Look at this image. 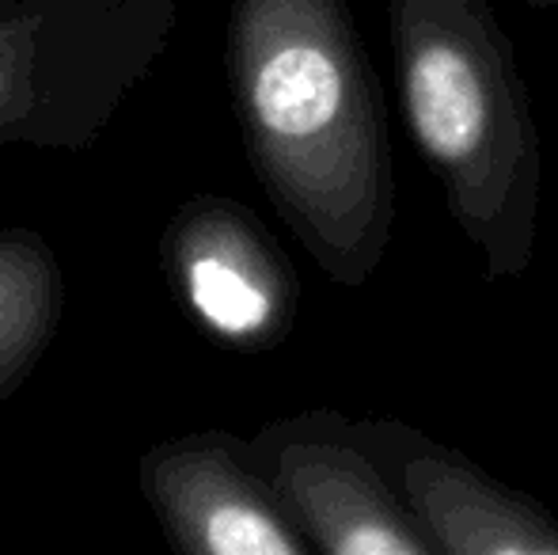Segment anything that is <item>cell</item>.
<instances>
[{
	"label": "cell",
	"mask_w": 558,
	"mask_h": 555,
	"mask_svg": "<svg viewBox=\"0 0 558 555\" xmlns=\"http://www.w3.org/2000/svg\"><path fill=\"white\" fill-rule=\"evenodd\" d=\"M232 111L255 179L338 286H365L396 229L384 92L345 0H232Z\"/></svg>",
	"instance_id": "obj_1"
},
{
	"label": "cell",
	"mask_w": 558,
	"mask_h": 555,
	"mask_svg": "<svg viewBox=\"0 0 558 555\" xmlns=\"http://www.w3.org/2000/svg\"><path fill=\"white\" fill-rule=\"evenodd\" d=\"M399 111L490 281L536 260L544 145L513 43L490 0H388Z\"/></svg>",
	"instance_id": "obj_2"
},
{
	"label": "cell",
	"mask_w": 558,
	"mask_h": 555,
	"mask_svg": "<svg viewBox=\"0 0 558 555\" xmlns=\"http://www.w3.org/2000/svg\"><path fill=\"white\" fill-rule=\"evenodd\" d=\"M183 0H20L0 12V148L81 153L153 73Z\"/></svg>",
	"instance_id": "obj_3"
},
{
	"label": "cell",
	"mask_w": 558,
	"mask_h": 555,
	"mask_svg": "<svg viewBox=\"0 0 558 555\" xmlns=\"http://www.w3.org/2000/svg\"><path fill=\"white\" fill-rule=\"evenodd\" d=\"M251 453L319 555H434L365 419L308 408L247 434Z\"/></svg>",
	"instance_id": "obj_4"
},
{
	"label": "cell",
	"mask_w": 558,
	"mask_h": 555,
	"mask_svg": "<svg viewBox=\"0 0 558 555\" xmlns=\"http://www.w3.org/2000/svg\"><path fill=\"white\" fill-rule=\"evenodd\" d=\"M171 293L228 350L263 354L289 339L301 312V278L289 255L243 202L194 194L160 240Z\"/></svg>",
	"instance_id": "obj_5"
},
{
	"label": "cell",
	"mask_w": 558,
	"mask_h": 555,
	"mask_svg": "<svg viewBox=\"0 0 558 555\" xmlns=\"http://www.w3.org/2000/svg\"><path fill=\"white\" fill-rule=\"evenodd\" d=\"M141 491L171 548L191 555H316L232 430H194L141 457Z\"/></svg>",
	"instance_id": "obj_6"
},
{
	"label": "cell",
	"mask_w": 558,
	"mask_h": 555,
	"mask_svg": "<svg viewBox=\"0 0 558 555\" xmlns=\"http://www.w3.org/2000/svg\"><path fill=\"white\" fill-rule=\"evenodd\" d=\"M414 526L434 555H558V514L478 460L399 419H365Z\"/></svg>",
	"instance_id": "obj_7"
},
{
	"label": "cell",
	"mask_w": 558,
	"mask_h": 555,
	"mask_svg": "<svg viewBox=\"0 0 558 555\" xmlns=\"http://www.w3.org/2000/svg\"><path fill=\"white\" fill-rule=\"evenodd\" d=\"M65 312L58 252L31 229L0 232V403L35 373Z\"/></svg>",
	"instance_id": "obj_8"
},
{
	"label": "cell",
	"mask_w": 558,
	"mask_h": 555,
	"mask_svg": "<svg viewBox=\"0 0 558 555\" xmlns=\"http://www.w3.org/2000/svg\"><path fill=\"white\" fill-rule=\"evenodd\" d=\"M529 8H536V12H558V0H524Z\"/></svg>",
	"instance_id": "obj_9"
},
{
	"label": "cell",
	"mask_w": 558,
	"mask_h": 555,
	"mask_svg": "<svg viewBox=\"0 0 558 555\" xmlns=\"http://www.w3.org/2000/svg\"><path fill=\"white\" fill-rule=\"evenodd\" d=\"M12 4H20V0H0V12H4V8H12Z\"/></svg>",
	"instance_id": "obj_10"
}]
</instances>
